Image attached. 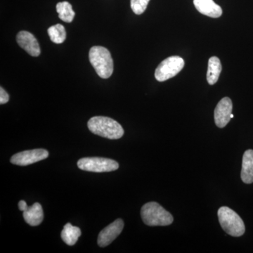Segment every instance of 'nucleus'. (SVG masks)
<instances>
[{"label": "nucleus", "mask_w": 253, "mask_h": 253, "mask_svg": "<svg viewBox=\"0 0 253 253\" xmlns=\"http://www.w3.org/2000/svg\"><path fill=\"white\" fill-rule=\"evenodd\" d=\"M88 128L93 134L109 139H119L124 134V129L117 121L104 116H95L87 123Z\"/></svg>", "instance_id": "obj_1"}, {"label": "nucleus", "mask_w": 253, "mask_h": 253, "mask_svg": "<svg viewBox=\"0 0 253 253\" xmlns=\"http://www.w3.org/2000/svg\"><path fill=\"white\" fill-rule=\"evenodd\" d=\"M89 59L97 75L107 79L113 73V61L111 53L104 46H94L89 50Z\"/></svg>", "instance_id": "obj_2"}, {"label": "nucleus", "mask_w": 253, "mask_h": 253, "mask_svg": "<svg viewBox=\"0 0 253 253\" xmlns=\"http://www.w3.org/2000/svg\"><path fill=\"white\" fill-rule=\"evenodd\" d=\"M141 216L144 224L150 226L170 225L174 221L172 214L156 202L143 206Z\"/></svg>", "instance_id": "obj_3"}, {"label": "nucleus", "mask_w": 253, "mask_h": 253, "mask_svg": "<svg viewBox=\"0 0 253 253\" xmlns=\"http://www.w3.org/2000/svg\"><path fill=\"white\" fill-rule=\"evenodd\" d=\"M218 218L226 234L234 237L244 235L246 231L244 221L235 211L228 207H221L218 211Z\"/></svg>", "instance_id": "obj_4"}, {"label": "nucleus", "mask_w": 253, "mask_h": 253, "mask_svg": "<svg viewBox=\"0 0 253 253\" xmlns=\"http://www.w3.org/2000/svg\"><path fill=\"white\" fill-rule=\"evenodd\" d=\"M78 167L82 170L92 172H109L116 170L119 164L109 158L99 157L83 158L78 162Z\"/></svg>", "instance_id": "obj_5"}, {"label": "nucleus", "mask_w": 253, "mask_h": 253, "mask_svg": "<svg viewBox=\"0 0 253 253\" xmlns=\"http://www.w3.org/2000/svg\"><path fill=\"white\" fill-rule=\"evenodd\" d=\"M184 66V61L179 56L168 57L160 63L155 72V78L158 82H164L176 76Z\"/></svg>", "instance_id": "obj_6"}, {"label": "nucleus", "mask_w": 253, "mask_h": 253, "mask_svg": "<svg viewBox=\"0 0 253 253\" xmlns=\"http://www.w3.org/2000/svg\"><path fill=\"white\" fill-rule=\"evenodd\" d=\"M49 157V152L45 149L28 150L14 154L10 162L16 166H27Z\"/></svg>", "instance_id": "obj_7"}, {"label": "nucleus", "mask_w": 253, "mask_h": 253, "mask_svg": "<svg viewBox=\"0 0 253 253\" xmlns=\"http://www.w3.org/2000/svg\"><path fill=\"white\" fill-rule=\"evenodd\" d=\"M123 228L124 221L121 219H116L105 227L98 236L97 244L99 246L104 248L109 246L121 234Z\"/></svg>", "instance_id": "obj_8"}, {"label": "nucleus", "mask_w": 253, "mask_h": 253, "mask_svg": "<svg viewBox=\"0 0 253 253\" xmlns=\"http://www.w3.org/2000/svg\"><path fill=\"white\" fill-rule=\"evenodd\" d=\"M232 101L229 97H224L218 103L214 110V122L219 128H224L230 121L232 114Z\"/></svg>", "instance_id": "obj_9"}, {"label": "nucleus", "mask_w": 253, "mask_h": 253, "mask_svg": "<svg viewBox=\"0 0 253 253\" xmlns=\"http://www.w3.org/2000/svg\"><path fill=\"white\" fill-rule=\"evenodd\" d=\"M18 45L32 56L37 57L41 53L39 43L35 36L28 31H21L16 36Z\"/></svg>", "instance_id": "obj_10"}, {"label": "nucleus", "mask_w": 253, "mask_h": 253, "mask_svg": "<svg viewBox=\"0 0 253 253\" xmlns=\"http://www.w3.org/2000/svg\"><path fill=\"white\" fill-rule=\"evenodd\" d=\"M195 7L201 14L211 18H219L222 9L213 0H194Z\"/></svg>", "instance_id": "obj_11"}, {"label": "nucleus", "mask_w": 253, "mask_h": 253, "mask_svg": "<svg viewBox=\"0 0 253 253\" xmlns=\"http://www.w3.org/2000/svg\"><path fill=\"white\" fill-rule=\"evenodd\" d=\"M23 218L32 226L40 225L44 219L42 208L39 203H36L23 211Z\"/></svg>", "instance_id": "obj_12"}, {"label": "nucleus", "mask_w": 253, "mask_h": 253, "mask_svg": "<svg viewBox=\"0 0 253 253\" xmlns=\"http://www.w3.org/2000/svg\"><path fill=\"white\" fill-rule=\"evenodd\" d=\"M241 176L246 184L253 183V150H247L244 153Z\"/></svg>", "instance_id": "obj_13"}, {"label": "nucleus", "mask_w": 253, "mask_h": 253, "mask_svg": "<svg viewBox=\"0 0 253 253\" xmlns=\"http://www.w3.org/2000/svg\"><path fill=\"white\" fill-rule=\"evenodd\" d=\"M81 234V230L79 227L73 226L71 223H68L64 226L61 231V237L65 244H67L68 246H72L77 243Z\"/></svg>", "instance_id": "obj_14"}, {"label": "nucleus", "mask_w": 253, "mask_h": 253, "mask_svg": "<svg viewBox=\"0 0 253 253\" xmlns=\"http://www.w3.org/2000/svg\"><path fill=\"white\" fill-rule=\"evenodd\" d=\"M221 71L220 60L216 56L210 58L208 61L207 81L211 85L215 84Z\"/></svg>", "instance_id": "obj_15"}, {"label": "nucleus", "mask_w": 253, "mask_h": 253, "mask_svg": "<svg viewBox=\"0 0 253 253\" xmlns=\"http://www.w3.org/2000/svg\"><path fill=\"white\" fill-rule=\"evenodd\" d=\"M56 11L59 14L60 19L66 23H71L73 21L76 13L73 11L72 5L68 1H62L56 4Z\"/></svg>", "instance_id": "obj_16"}, {"label": "nucleus", "mask_w": 253, "mask_h": 253, "mask_svg": "<svg viewBox=\"0 0 253 253\" xmlns=\"http://www.w3.org/2000/svg\"><path fill=\"white\" fill-rule=\"evenodd\" d=\"M47 33L50 40L55 44H61L66 41V29H65L64 26L60 23L48 28Z\"/></svg>", "instance_id": "obj_17"}, {"label": "nucleus", "mask_w": 253, "mask_h": 253, "mask_svg": "<svg viewBox=\"0 0 253 253\" xmlns=\"http://www.w3.org/2000/svg\"><path fill=\"white\" fill-rule=\"evenodd\" d=\"M150 0H131V8L135 14L140 15L146 11Z\"/></svg>", "instance_id": "obj_18"}, {"label": "nucleus", "mask_w": 253, "mask_h": 253, "mask_svg": "<svg viewBox=\"0 0 253 253\" xmlns=\"http://www.w3.org/2000/svg\"><path fill=\"white\" fill-rule=\"evenodd\" d=\"M9 96L3 87L0 88V104H5L9 101Z\"/></svg>", "instance_id": "obj_19"}, {"label": "nucleus", "mask_w": 253, "mask_h": 253, "mask_svg": "<svg viewBox=\"0 0 253 253\" xmlns=\"http://www.w3.org/2000/svg\"><path fill=\"white\" fill-rule=\"evenodd\" d=\"M28 208L27 204H26V201H21L19 203H18V209L21 211H25Z\"/></svg>", "instance_id": "obj_20"}, {"label": "nucleus", "mask_w": 253, "mask_h": 253, "mask_svg": "<svg viewBox=\"0 0 253 253\" xmlns=\"http://www.w3.org/2000/svg\"><path fill=\"white\" fill-rule=\"evenodd\" d=\"M234 118V115L231 114V118Z\"/></svg>", "instance_id": "obj_21"}]
</instances>
